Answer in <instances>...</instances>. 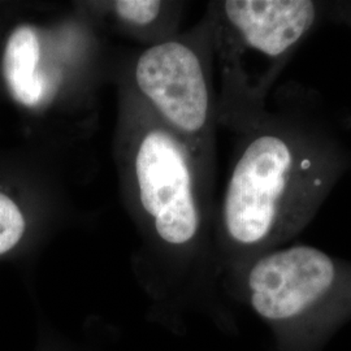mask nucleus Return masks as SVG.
Here are the masks:
<instances>
[{
    "instance_id": "4",
    "label": "nucleus",
    "mask_w": 351,
    "mask_h": 351,
    "mask_svg": "<svg viewBox=\"0 0 351 351\" xmlns=\"http://www.w3.org/2000/svg\"><path fill=\"white\" fill-rule=\"evenodd\" d=\"M136 78L142 93L173 125L201 134L210 120L211 97L198 52L180 42H165L142 53Z\"/></svg>"
},
{
    "instance_id": "3",
    "label": "nucleus",
    "mask_w": 351,
    "mask_h": 351,
    "mask_svg": "<svg viewBox=\"0 0 351 351\" xmlns=\"http://www.w3.org/2000/svg\"><path fill=\"white\" fill-rule=\"evenodd\" d=\"M221 16L233 43L229 75L252 126L267 111L268 94L290 60L328 19V1L228 0Z\"/></svg>"
},
{
    "instance_id": "7",
    "label": "nucleus",
    "mask_w": 351,
    "mask_h": 351,
    "mask_svg": "<svg viewBox=\"0 0 351 351\" xmlns=\"http://www.w3.org/2000/svg\"><path fill=\"white\" fill-rule=\"evenodd\" d=\"M155 228L160 239L169 245L182 246L197 239L201 229V211L194 191L172 202L155 217Z\"/></svg>"
},
{
    "instance_id": "1",
    "label": "nucleus",
    "mask_w": 351,
    "mask_h": 351,
    "mask_svg": "<svg viewBox=\"0 0 351 351\" xmlns=\"http://www.w3.org/2000/svg\"><path fill=\"white\" fill-rule=\"evenodd\" d=\"M251 130L221 210L242 263L295 239L351 169L348 141L304 88H281L275 110Z\"/></svg>"
},
{
    "instance_id": "10",
    "label": "nucleus",
    "mask_w": 351,
    "mask_h": 351,
    "mask_svg": "<svg viewBox=\"0 0 351 351\" xmlns=\"http://www.w3.org/2000/svg\"><path fill=\"white\" fill-rule=\"evenodd\" d=\"M328 19L348 27L351 32V0L328 1Z\"/></svg>"
},
{
    "instance_id": "5",
    "label": "nucleus",
    "mask_w": 351,
    "mask_h": 351,
    "mask_svg": "<svg viewBox=\"0 0 351 351\" xmlns=\"http://www.w3.org/2000/svg\"><path fill=\"white\" fill-rule=\"evenodd\" d=\"M139 198L156 217L178 197L194 191V176L185 149L167 133H149L136 159Z\"/></svg>"
},
{
    "instance_id": "2",
    "label": "nucleus",
    "mask_w": 351,
    "mask_h": 351,
    "mask_svg": "<svg viewBox=\"0 0 351 351\" xmlns=\"http://www.w3.org/2000/svg\"><path fill=\"white\" fill-rule=\"evenodd\" d=\"M241 288L277 351H320L351 320V262L285 245L241 264Z\"/></svg>"
},
{
    "instance_id": "6",
    "label": "nucleus",
    "mask_w": 351,
    "mask_h": 351,
    "mask_svg": "<svg viewBox=\"0 0 351 351\" xmlns=\"http://www.w3.org/2000/svg\"><path fill=\"white\" fill-rule=\"evenodd\" d=\"M39 59L40 42L37 30L30 25L16 27L5 45L3 75L13 98L26 107H36L46 94Z\"/></svg>"
},
{
    "instance_id": "9",
    "label": "nucleus",
    "mask_w": 351,
    "mask_h": 351,
    "mask_svg": "<svg viewBox=\"0 0 351 351\" xmlns=\"http://www.w3.org/2000/svg\"><path fill=\"white\" fill-rule=\"evenodd\" d=\"M160 8L162 3L156 0H120L114 3V10L121 19L138 25L152 23Z\"/></svg>"
},
{
    "instance_id": "8",
    "label": "nucleus",
    "mask_w": 351,
    "mask_h": 351,
    "mask_svg": "<svg viewBox=\"0 0 351 351\" xmlns=\"http://www.w3.org/2000/svg\"><path fill=\"white\" fill-rule=\"evenodd\" d=\"M26 223L19 206L0 193V256L14 249L25 234Z\"/></svg>"
}]
</instances>
